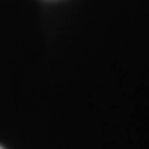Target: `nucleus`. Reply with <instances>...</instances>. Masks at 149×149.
Returning <instances> with one entry per match:
<instances>
[{
    "instance_id": "1",
    "label": "nucleus",
    "mask_w": 149,
    "mask_h": 149,
    "mask_svg": "<svg viewBox=\"0 0 149 149\" xmlns=\"http://www.w3.org/2000/svg\"><path fill=\"white\" fill-rule=\"evenodd\" d=\"M0 149H2V147H0Z\"/></svg>"
}]
</instances>
